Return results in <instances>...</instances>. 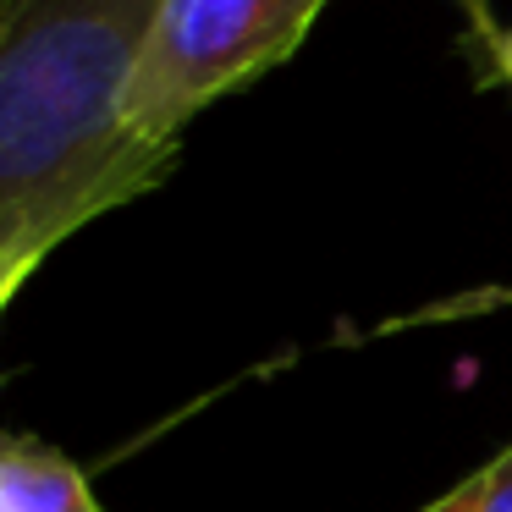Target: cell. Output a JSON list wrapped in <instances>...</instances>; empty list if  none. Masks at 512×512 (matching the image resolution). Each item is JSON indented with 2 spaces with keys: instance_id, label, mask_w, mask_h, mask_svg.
Here are the masks:
<instances>
[{
  "instance_id": "1",
  "label": "cell",
  "mask_w": 512,
  "mask_h": 512,
  "mask_svg": "<svg viewBox=\"0 0 512 512\" xmlns=\"http://www.w3.org/2000/svg\"><path fill=\"white\" fill-rule=\"evenodd\" d=\"M160 0H0V259L50 254L171 171L122 94Z\"/></svg>"
},
{
  "instance_id": "2",
  "label": "cell",
  "mask_w": 512,
  "mask_h": 512,
  "mask_svg": "<svg viewBox=\"0 0 512 512\" xmlns=\"http://www.w3.org/2000/svg\"><path fill=\"white\" fill-rule=\"evenodd\" d=\"M325 6L331 0H160L127 72V133L177 149L199 111L281 67Z\"/></svg>"
},
{
  "instance_id": "3",
  "label": "cell",
  "mask_w": 512,
  "mask_h": 512,
  "mask_svg": "<svg viewBox=\"0 0 512 512\" xmlns=\"http://www.w3.org/2000/svg\"><path fill=\"white\" fill-rule=\"evenodd\" d=\"M0 512H105V501L61 446L0 435Z\"/></svg>"
},
{
  "instance_id": "4",
  "label": "cell",
  "mask_w": 512,
  "mask_h": 512,
  "mask_svg": "<svg viewBox=\"0 0 512 512\" xmlns=\"http://www.w3.org/2000/svg\"><path fill=\"white\" fill-rule=\"evenodd\" d=\"M424 512H512V441L501 446L485 468H474L457 490H446L441 501H430Z\"/></svg>"
},
{
  "instance_id": "5",
  "label": "cell",
  "mask_w": 512,
  "mask_h": 512,
  "mask_svg": "<svg viewBox=\"0 0 512 512\" xmlns=\"http://www.w3.org/2000/svg\"><path fill=\"white\" fill-rule=\"evenodd\" d=\"M45 265V254H12V259H0V320H6V309L17 303V292L28 287V276Z\"/></svg>"
},
{
  "instance_id": "6",
  "label": "cell",
  "mask_w": 512,
  "mask_h": 512,
  "mask_svg": "<svg viewBox=\"0 0 512 512\" xmlns=\"http://www.w3.org/2000/svg\"><path fill=\"white\" fill-rule=\"evenodd\" d=\"M490 50H496V72L507 78V89H512V28L507 34L496 28V34H490Z\"/></svg>"
}]
</instances>
